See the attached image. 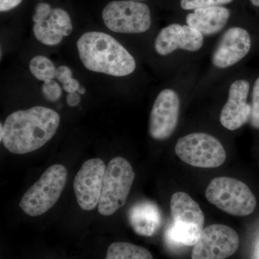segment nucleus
<instances>
[{
	"instance_id": "nucleus-1",
	"label": "nucleus",
	"mask_w": 259,
	"mask_h": 259,
	"mask_svg": "<svg viewBox=\"0 0 259 259\" xmlns=\"http://www.w3.org/2000/svg\"><path fill=\"white\" fill-rule=\"evenodd\" d=\"M60 124V116L48 107L37 106L10 114L3 125L1 142L10 153L25 154L49 142Z\"/></svg>"
},
{
	"instance_id": "nucleus-2",
	"label": "nucleus",
	"mask_w": 259,
	"mask_h": 259,
	"mask_svg": "<svg viewBox=\"0 0 259 259\" xmlns=\"http://www.w3.org/2000/svg\"><path fill=\"white\" fill-rule=\"evenodd\" d=\"M77 49L83 66L94 72L125 76L136 69L133 56L120 42L105 32H85L78 40Z\"/></svg>"
},
{
	"instance_id": "nucleus-3",
	"label": "nucleus",
	"mask_w": 259,
	"mask_h": 259,
	"mask_svg": "<svg viewBox=\"0 0 259 259\" xmlns=\"http://www.w3.org/2000/svg\"><path fill=\"white\" fill-rule=\"evenodd\" d=\"M205 197L223 212L238 217L249 215L256 207V198L248 186L231 177L213 179L206 189Z\"/></svg>"
},
{
	"instance_id": "nucleus-4",
	"label": "nucleus",
	"mask_w": 259,
	"mask_h": 259,
	"mask_svg": "<svg viewBox=\"0 0 259 259\" xmlns=\"http://www.w3.org/2000/svg\"><path fill=\"white\" fill-rule=\"evenodd\" d=\"M67 180V170L61 164L47 168L20 200V209L31 217L47 212L60 198Z\"/></svg>"
},
{
	"instance_id": "nucleus-5",
	"label": "nucleus",
	"mask_w": 259,
	"mask_h": 259,
	"mask_svg": "<svg viewBox=\"0 0 259 259\" xmlns=\"http://www.w3.org/2000/svg\"><path fill=\"white\" fill-rule=\"evenodd\" d=\"M173 226L168 233L175 243L192 246L197 243L204 226V214L196 201L185 192H176L170 200Z\"/></svg>"
},
{
	"instance_id": "nucleus-6",
	"label": "nucleus",
	"mask_w": 259,
	"mask_h": 259,
	"mask_svg": "<svg viewBox=\"0 0 259 259\" xmlns=\"http://www.w3.org/2000/svg\"><path fill=\"white\" fill-rule=\"evenodd\" d=\"M135 177L134 168L125 158L115 157L109 162L98 205L102 215H112L125 204Z\"/></svg>"
},
{
	"instance_id": "nucleus-7",
	"label": "nucleus",
	"mask_w": 259,
	"mask_h": 259,
	"mask_svg": "<svg viewBox=\"0 0 259 259\" xmlns=\"http://www.w3.org/2000/svg\"><path fill=\"white\" fill-rule=\"evenodd\" d=\"M175 153L187 164L203 168L222 166L227 157L221 141L204 133H194L180 138L175 146Z\"/></svg>"
},
{
	"instance_id": "nucleus-8",
	"label": "nucleus",
	"mask_w": 259,
	"mask_h": 259,
	"mask_svg": "<svg viewBox=\"0 0 259 259\" xmlns=\"http://www.w3.org/2000/svg\"><path fill=\"white\" fill-rule=\"evenodd\" d=\"M102 16L107 28L120 33H142L151 25L148 5L133 0L111 2L104 8Z\"/></svg>"
},
{
	"instance_id": "nucleus-9",
	"label": "nucleus",
	"mask_w": 259,
	"mask_h": 259,
	"mask_svg": "<svg viewBox=\"0 0 259 259\" xmlns=\"http://www.w3.org/2000/svg\"><path fill=\"white\" fill-rule=\"evenodd\" d=\"M239 245L234 229L226 225H211L204 228L194 245L192 259H226L234 254Z\"/></svg>"
},
{
	"instance_id": "nucleus-10",
	"label": "nucleus",
	"mask_w": 259,
	"mask_h": 259,
	"mask_svg": "<svg viewBox=\"0 0 259 259\" xmlns=\"http://www.w3.org/2000/svg\"><path fill=\"white\" fill-rule=\"evenodd\" d=\"M106 166L100 158H92L83 163L74 180V190L79 207L93 210L101 197Z\"/></svg>"
},
{
	"instance_id": "nucleus-11",
	"label": "nucleus",
	"mask_w": 259,
	"mask_h": 259,
	"mask_svg": "<svg viewBox=\"0 0 259 259\" xmlns=\"http://www.w3.org/2000/svg\"><path fill=\"white\" fill-rule=\"evenodd\" d=\"M180 100L178 94L170 89L163 90L155 100L150 115V136L156 141L171 137L178 125Z\"/></svg>"
},
{
	"instance_id": "nucleus-12",
	"label": "nucleus",
	"mask_w": 259,
	"mask_h": 259,
	"mask_svg": "<svg viewBox=\"0 0 259 259\" xmlns=\"http://www.w3.org/2000/svg\"><path fill=\"white\" fill-rule=\"evenodd\" d=\"M202 34L189 25L171 24L162 29L155 40V49L158 54L166 56L177 49L199 51L203 46Z\"/></svg>"
},
{
	"instance_id": "nucleus-13",
	"label": "nucleus",
	"mask_w": 259,
	"mask_h": 259,
	"mask_svg": "<svg viewBox=\"0 0 259 259\" xmlns=\"http://www.w3.org/2000/svg\"><path fill=\"white\" fill-rule=\"evenodd\" d=\"M251 39L245 29L234 27L223 35L212 56V63L220 69H226L239 62L249 53Z\"/></svg>"
},
{
	"instance_id": "nucleus-14",
	"label": "nucleus",
	"mask_w": 259,
	"mask_h": 259,
	"mask_svg": "<svg viewBox=\"0 0 259 259\" xmlns=\"http://www.w3.org/2000/svg\"><path fill=\"white\" fill-rule=\"evenodd\" d=\"M250 84L246 80H237L232 83L229 96L221 111V120L223 127L236 131L249 122L251 107L247 102Z\"/></svg>"
},
{
	"instance_id": "nucleus-15",
	"label": "nucleus",
	"mask_w": 259,
	"mask_h": 259,
	"mask_svg": "<svg viewBox=\"0 0 259 259\" xmlns=\"http://www.w3.org/2000/svg\"><path fill=\"white\" fill-rule=\"evenodd\" d=\"M34 35L44 45L56 46L73 30L71 17L66 10L54 8L49 18L34 23Z\"/></svg>"
},
{
	"instance_id": "nucleus-16",
	"label": "nucleus",
	"mask_w": 259,
	"mask_h": 259,
	"mask_svg": "<svg viewBox=\"0 0 259 259\" xmlns=\"http://www.w3.org/2000/svg\"><path fill=\"white\" fill-rule=\"evenodd\" d=\"M230 18V10L221 6L199 8L187 15V25L195 28L202 35H212L222 30Z\"/></svg>"
},
{
	"instance_id": "nucleus-17",
	"label": "nucleus",
	"mask_w": 259,
	"mask_h": 259,
	"mask_svg": "<svg viewBox=\"0 0 259 259\" xmlns=\"http://www.w3.org/2000/svg\"><path fill=\"white\" fill-rule=\"evenodd\" d=\"M129 221L137 234L143 236H153L160 225L158 209L151 202L136 204L130 211Z\"/></svg>"
},
{
	"instance_id": "nucleus-18",
	"label": "nucleus",
	"mask_w": 259,
	"mask_h": 259,
	"mask_svg": "<svg viewBox=\"0 0 259 259\" xmlns=\"http://www.w3.org/2000/svg\"><path fill=\"white\" fill-rule=\"evenodd\" d=\"M105 259H153V258L149 250L144 247L127 243V242H115L109 246Z\"/></svg>"
},
{
	"instance_id": "nucleus-19",
	"label": "nucleus",
	"mask_w": 259,
	"mask_h": 259,
	"mask_svg": "<svg viewBox=\"0 0 259 259\" xmlns=\"http://www.w3.org/2000/svg\"><path fill=\"white\" fill-rule=\"evenodd\" d=\"M30 71L40 81H46L56 78L55 65L46 56H37L32 58L30 62Z\"/></svg>"
},
{
	"instance_id": "nucleus-20",
	"label": "nucleus",
	"mask_w": 259,
	"mask_h": 259,
	"mask_svg": "<svg viewBox=\"0 0 259 259\" xmlns=\"http://www.w3.org/2000/svg\"><path fill=\"white\" fill-rule=\"evenodd\" d=\"M232 1L233 0H181V7L184 10H196L228 4Z\"/></svg>"
},
{
	"instance_id": "nucleus-21",
	"label": "nucleus",
	"mask_w": 259,
	"mask_h": 259,
	"mask_svg": "<svg viewBox=\"0 0 259 259\" xmlns=\"http://www.w3.org/2000/svg\"><path fill=\"white\" fill-rule=\"evenodd\" d=\"M251 112L249 120L250 125L255 129L259 130V77L255 81L252 93Z\"/></svg>"
},
{
	"instance_id": "nucleus-22",
	"label": "nucleus",
	"mask_w": 259,
	"mask_h": 259,
	"mask_svg": "<svg viewBox=\"0 0 259 259\" xmlns=\"http://www.w3.org/2000/svg\"><path fill=\"white\" fill-rule=\"evenodd\" d=\"M42 95L47 101L56 102L62 95V90L54 80H47L42 84Z\"/></svg>"
},
{
	"instance_id": "nucleus-23",
	"label": "nucleus",
	"mask_w": 259,
	"mask_h": 259,
	"mask_svg": "<svg viewBox=\"0 0 259 259\" xmlns=\"http://www.w3.org/2000/svg\"><path fill=\"white\" fill-rule=\"evenodd\" d=\"M51 5L46 3H39L35 7V13L32 16V20L34 23L40 21V20H44L49 18L51 13Z\"/></svg>"
},
{
	"instance_id": "nucleus-24",
	"label": "nucleus",
	"mask_w": 259,
	"mask_h": 259,
	"mask_svg": "<svg viewBox=\"0 0 259 259\" xmlns=\"http://www.w3.org/2000/svg\"><path fill=\"white\" fill-rule=\"evenodd\" d=\"M72 71L68 66H61L56 69V79L59 80L63 84L72 79Z\"/></svg>"
},
{
	"instance_id": "nucleus-25",
	"label": "nucleus",
	"mask_w": 259,
	"mask_h": 259,
	"mask_svg": "<svg viewBox=\"0 0 259 259\" xmlns=\"http://www.w3.org/2000/svg\"><path fill=\"white\" fill-rule=\"evenodd\" d=\"M23 0H0V11L1 13L10 11L18 7Z\"/></svg>"
},
{
	"instance_id": "nucleus-26",
	"label": "nucleus",
	"mask_w": 259,
	"mask_h": 259,
	"mask_svg": "<svg viewBox=\"0 0 259 259\" xmlns=\"http://www.w3.org/2000/svg\"><path fill=\"white\" fill-rule=\"evenodd\" d=\"M63 88L65 91L69 93H74L76 92H78L79 90L80 85L79 81L75 79H71L67 82H66L63 84Z\"/></svg>"
},
{
	"instance_id": "nucleus-27",
	"label": "nucleus",
	"mask_w": 259,
	"mask_h": 259,
	"mask_svg": "<svg viewBox=\"0 0 259 259\" xmlns=\"http://www.w3.org/2000/svg\"><path fill=\"white\" fill-rule=\"evenodd\" d=\"M81 101V97L77 93H69L66 98V102L70 107H75L79 105Z\"/></svg>"
},
{
	"instance_id": "nucleus-28",
	"label": "nucleus",
	"mask_w": 259,
	"mask_h": 259,
	"mask_svg": "<svg viewBox=\"0 0 259 259\" xmlns=\"http://www.w3.org/2000/svg\"><path fill=\"white\" fill-rule=\"evenodd\" d=\"M0 130H1V132H0V140H3V136H4V129H3V124H1V125H0Z\"/></svg>"
},
{
	"instance_id": "nucleus-29",
	"label": "nucleus",
	"mask_w": 259,
	"mask_h": 259,
	"mask_svg": "<svg viewBox=\"0 0 259 259\" xmlns=\"http://www.w3.org/2000/svg\"><path fill=\"white\" fill-rule=\"evenodd\" d=\"M250 1L252 5L255 7H259V0H250Z\"/></svg>"
},
{
	"instance_id": "nucleus-30",
	"label": "nucleus",
	"mask_w": 259,
	"mask_h": 259,
	"mask_svg": "<svg viewBox=\"0 0 259 259\" xmlns=\"http://www.w3.org/2000/svg\"><path fill=\"white\" fill-rule=\"evenodd\" d=\"M78 93L81 94V95H83L85 93V90L83 88H80L79 90H78Z\"/></svg>"
},
{
	"instance_id": "nucleus-31",
	"label": "nucleus",
	"mask_w": 259,
	"mask_h": 259,
	"mask_svg": "<svg viewBox=\"0 0 259 259\" xmlns=\"http://www.w3.org/2000/svg\"><path fill=\"white\" fill-rule=\"evenodd\" d=\"M133 1H139V0H133Z\"/></svg>"
}]
</instances>
